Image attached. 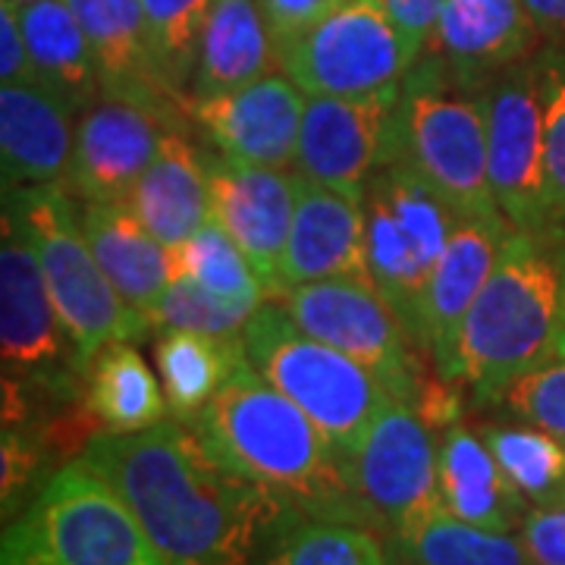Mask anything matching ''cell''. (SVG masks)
Here are the masks:
<instances>
[{"label":"cell","instance_id":"cell-16","mask_svg":"<svg viewBox=\"0 0 565 565\" xmlns=\"http://www.w3.org/2000/svg\"><path fill=\"white\" fill-rule=\"evenodd\" d=\"M185 114L223 158L282 170L296 163L305 92L286 73H267L236 92L189 98Z\"/></svg>","mask_w":565,"mask_h":565},{"label":"cell","instance_id":"cell-45","mask_svg":"<svg viewBox=\"0 0 565 565\" xmlns=\"http://www.w3.org/2000/svg\"><path fill=\"white\" fill-rule=\"evenodd\" d=\"M559 355H565V337H563V343H559Z\"/></svg>","mask_w":565,"mask_h":565},{"label":"cell","instance_id":"cell-30","mask_svg":"<svg viewBox=\"0 0 565 565\" xmlns=\"http://www.w3.org/2000/svg\"><path fill=\"white\" fill-rule=\"evenodd\" d=\"M396 553L403 565H537L522 534L471 525L446 509L396 537Z\"/></svg>","mask_w":565,"mask_h":565},{"label":"cell","instance_id":"cell-37","mask_svg":"<svg viewBox=\"0 0 565 565\" xmlns=\"http://www.w3.org/2000/svg\"><path fill=\"white\" fill-rule=\"evenodd\" d=\"M503 405L515 418L541 427L565 444V355L515 377L503 393Z\"/></svg>","mask_w":565,"mask_h":565},{"label":"cell","instance_id":"cell-32","mask_svg":"<svg viewBox=\"0 0 565 565\" xmlns=\"http://www.w3.org/2000/svg\"><path fill=\"white\" fill-rule=\"evenodd\" d=\"M211 3L214 0H141L154 70L167 92L182 104H189Z\"/></svg>","mask_w":565,"mask_h":565},{"label":"cell","instance_id":"cell-1","mask_svg":"<svg viewBox=\"0 0 565 565\" xmlns=\"http://www.w3.org/2000/svg\"><path fill=\"white\" fill-rule=\"evenodd\" d=\"M82 462L120 493L170 565H252L289 505L221 465L182 422L98 430Z\"/></svg>","mask_w":565,"mask_h":565},{"label":"cell","instance_id":"cell-35","mask_svg":"<svg viewBox=\"0 0 565 565\" xmlns=\"http://www.w3.org/2000/svg\"><path fill=\"white\" fill-rule=\"evenodd\" d=\"M262 305L233 302V299L214 296L195 280L173 277L148 318H151V327H161V330H189V333L226 340V337H239L248 318Z\"/></svg>","mask_w":565,"mask_h":565},{"label":"cell","instance_id":"cell-7","mask_svg":"<svg viewBox=\"0 0 565 565\" xmlns=\"http://www.w3.org/2000/svg\"><path fill=\"white\" fill-rule=\"evenodd\" d=\"M3 195L20 207L41 274L85 374L88 362L104 345L141 340L151 330V321L129 308L117 286L107 280L85 239L79 211L73 207L61 182L3 185Z\"/></svg>","mask_w":565,"mask_h":565},{"label":"cell","instance_id":"cell-9","mask_svg":"<svg viewBox=\"0 0 565 565\" xmlns=\"http://www.w3.org/2000/svg\"><path fill=\"white\" fill-rule=\"evenodd\" d=\"M418 54L381 0H349L277 47V66L308 98H364L403 85Z\"/></svg>","mask_w":565,"mask_h":565},{"label":"cell","instance_id":"cell-14","mask_svg":"<svg viewBox=\"0 0 565 565\" xmlns=\"http://www.w3.org/2000/svg\"><path fill=\"white\" fill-rule=\"evenodd\" d=\"M399 92L403 85L364 98H308L296 148L299 177L362 202L371 177L399 161Z\"/></svg>","mask_w":565,"mask_h":565},{"label":"cell","instance_id":"cell-6","mask_svg":"<svg viewBox=\"0 0 565 565\" xmlns=\"http://www.w3.org/2000/svg\"><path fill=\"white\" fill-rule=\"evenodd\" d=\"M243 349L264 381L299 405L349 459L393 399L364 364L308 337L282 305L264 302L248 318Z\"/></svg>","mask_w":565,"mask_h":565},{"label":"cell","instance_id":"cell-2","mask_svg":"<svg viewBox=\"0 0 565 565\" xmlns=\"http://www.w3.org/2000/svg\"><path fill=\"white\" fill-rule=\"evenodd\" d=\"M192 430L217 462L277 493L289 512L374 525L352 481L349 456L323 437L299 405L267 384L248 359L233 367Z\"/></svg>","mask_w":565,"mask_h":565},{"label":"cell","instance_id":"cell-44","mask_svg":"<svg viewBox=\"0 0 565 565\" xmlns=\"http://www.w3.org/2000/svg\"><path fill=\"white\" fill-rule=\"evenodd\" d=\"M10 3H17V7H29V3H41V0H10Z\"/></svg>","mask_w":565,"mask_h":565},{"label":"cell","instance_id":"cell-23","mask_svg":"<svg viewBox=\"0 0 565 565\" xmlns=\"http://www.w3.org/2000/svg\"><path fill=\"white\" fill-rule=\"evenodd\" d=\"M120 204H126L167 248L185 243L211 221L204 151H199L180 129H167L154 161L148 163V170Z\"/></svg>","mask_w":565,"mask_h":565},{"label":"cell","instance_id":"cell-17","mask_svg":"<svg viewBox=\"0 0 565 565\" xmlns=\"http://www.w3.org/2000/svg\"><path fill=\"white\" fill-rule=\"evenodd\" d=\"M173 122L141 104L102 98L82 114L70 161V189L82 202H122L154 161Z\"/></svg>","mask_w":565,"mask_h":565},{"label":"cell","instance_id":"cell-25","mask_svg":"<svg viewBox=\"0 0 565 565\" xmlns=\"http://www.w3.org/2000/svg\"><path fill=\"white\" fill-rule=\"evenodd\" d=\"M440 493L446 512L493 531H515L531 512V503L509 484L484 437L462 424H452L440 440Z\"/></svg>","mask_w":565,"mask_h":565},{"label":"cell","instance_id":"cell-40","mask_svg":"<svg viewBox=\"0 0 565 565\" xmlns=\"http://www.w3.org/2000/svg\"><path fill=\"white\" fill-rule=\"evenodd\" d=\"M264 10V20L270 25L274 44L280 47L289 39L302 35L305 29H311L315 22L330 17L333 10H340L349 0H258Z\"/></svg>","mask_w":565,"mask_h":565},{"label":"cell","instance_id":"cell-15","mask_svg":"<svg viewBox=\"0 0 565 565\" xmlns=\"http://www.w3.org/2000/svg\"><path fill=\"white\" fill-rule=\"evenodd\" d=\"M211 217L258 270L267 299H280V270L299 202V173L204 154Z\"/></svg>","mask_w":565,"mask_h":565},{"label":"cell","instance_id":"cell-12","mask_svg":"<svg viewBox=\"0 0 565 565\" xmlns=\"http://www.w3.org/2000/svg\"><path fill=\"white\" fill-rule=\"evenodd\" d=\"M0 355L7 374H32L35 384L61 396L76 393V374L85 377L20 207L7 195L0 236Z\"/></svg>","mask_w":565,"mask_h":565},{"label":"cell","instance_id":"cell-41","mask_svg":"<svg viewBox=\"0 0 565 565\" xmlns=\"http://www.w3.org/2000/svg\"><path fill=\"white\" fill-rule=\"evenodd\" d=\"M444 3L446 0H381L386 17L396 22V29L403 32V39L418 57L434 41V29H437Z\"/></svg>","mask_w":565,"mask_h":565},{"label":"cell","instance_id":"cell-26","mask_svg":"<svg viewBox=\"0 0 565 565\" xmlns=\"http://www.w3.org/2000/svg\"><path fill=\"white\" fill-rule=\"evenodd\" d=\"M277 63V44L258 0H214L204 22L189 98L236 92Z\"/></svg>","mask_w":565,"mask_h":565},{"label":"cell","instance_id":"cell-39","mask_svg":"<svg viewBox=\"0 0 565 565\" xmlns=\"http://www.w3.org/2000/svg\"><path fill=\"white\" fill-rule=\"evenodd\" d=\"M522 541L537 565H565V500L531 505L522 525Z\"/></svg>","mask_w":565,"mask_h":565},{"label":"cell","instance_id":"cell-5","mask_svg":"<svg viewBox=\"0 0 565 565\" xmlns=\"http://www.w3.org/2000/svg\"><path fill=\"white\" fill-rule=\"evenodd\" d=\"M0 565H170L120 493L85 462L63 465L3 531Z\"/></svg>","mask_w":565,"mask_h":565},{"label":"cell","instance_id":"cell-28","mask_svg":"<svg viewBox=\"0 0 565 565\" xmlns=\"http://www.w3.org/2000/svg\"><path fill=\"white\" fill-rule=\"evenodd\" d=\"M85 408L104 430L136 434L154 427L167 415V396L148 364L129 343H107L88 362L85 374Z\"/></svg>","mask_w":565,"mask_h":565},{"label":"cell","instance_id":"cell-43","mask_svg":"<svg viewBox=\"0 0 565 565\" xmlns=\"http://www.w3.org/2000/svg\"><path fill=\"white\" fill-rule=\"evenodd\" d=\"M541 39L553 47H565V0H522Z\"/></svg>","mask_w":565,"mask_h":565},{"label":"cell","instance_id":"cell-3","mask_svg":"<svg viewBox=\"0 0 565 565\" xmlns=\"http://www.w3.org/2000/svg\"><path fill=\"white\" fill-rule=\"evenodd\" d=\"M565 337V226L512 230L465 315L449 381L475 403H503L515 377L559 355Z\"/></svg>","mask_w":565,"mask_h":565},{"label":"cell","instance_id":"cell-13","mask_svg":"<svg viewBox=\"0 0 565 565\" xmlns=\"http://www.w3.org/2000/svg\"><path fill=\"white\" fill-rule=\"evenodd\" d=\"M352 481L374 525L403 537L444 509L440 446L412 403L390 399L352 452Z\"/></svg>","mask_w":565,"mask_h":565},{"label":"cell","instance_id":"cell-27","mask_svg":"<svg viewBox=\"0 0 565 565\" xmlns=\"http://www.w3.org/2000/svg\"><path fill=\"white\" fill-rule=\"evenodd\" d=\"M17 10L39 79L51 85L63 102L73 104L76 114L102 102L104 92L95 51L73 7L66 0H41Z\"/></svg>","mask_w":565,"mask_h":565},{"label":"cell","instance_id":"cell-34","mask_svg":"<svg viewBox=\"0 0 565 565\" xmlns=\"http://www.w3.org/2000/svg\"><path fill=\"white\" fill-rule=\"evenodd\" d=\"M267 565H386V553L364 525L296 519L282 527Z\"/></svg>","mask_w":565,"mask_h":565},{"label":"cell","instance_id":"cell-38","mask_svg":"<svg viewBox=\"0 0 565 565\" xmlns=\"http://www.w3.org/2000/svg\"><path fill=\"white\" fill-rule=\"evenodd\" d=\"M41 452L35 440H29L20 427H3V444H0V500L3 515H10L20 497L29 490L35 471H39Z\"/></svg>","mask_w":565,"mask_h":565},{"label":"cell","instance_id":"cell-4","mask_svg":"<svg viewBox=\"0 0 565 565\" xmlns=\"http://www.w3.org/2000/svg\"><path fill=\"white\" fill-rule=\"evenodd\" d=\"M399 161L462 217H503L487 173L481 88L422 54L399 92Z\"/></svg>","mask_w":565,"mask_h":565},{"label":"cell","instance_id":"cell-22","mask_svg":"<svg viewBox=\"0 0 565 565\" xmlns=\"http://www.w3.org/2000/svg\"><path fill=\"white\" fill-rule=\"evenodd\" d=\"M95 51L104 98H120L177 120L189 104L173 98L154 70L141 0H66Z\"/></svg>","mask_w":565,"mask_h":565},{"label":"cell","instance_id":"cell-36","mask_svg":"<svg viewBox=\"0 0 565 565\" xmlns=\"http://www.w3.org/2000/svg\"><path fill=\"white\" fill-rule=\"evenodd\" d=\"M544 98L546 192L556 221L565 223V47H550L537 57Z\"/></svg>","mask_w":565,"mask_h":565},{"label":"cell","instance_id":"cell-8","mask_svg":"<svg viewBox=\"0 0 565 565\" xmlns=\"http://www.w3.org/2000/svg\"><path fill=\"white\" fill-rule=\"evenodd\" d=\"M362 214L367 277L418 343L427 286L462 214L452 211L403 161L371 177Z\"/></svg>","mask_w":565,"mask_h":565},{"label":"cell","instance_id":"cell-18","mask_svg":"<svg viewBox=\"0 0 565 565\" xmlns=\"http://www.w3.org/2000/svg\"><path fill=\"white\" fill-rule=\"evenodd\" d=\"M515 226L505 217H459L444 258L437 264L422 308V352L430 355L434 371L449 381L456 362V343L465 315L503 252Z\"/></svg>","mask_w":565,"mask_h":565},{"label":"cell","instance_id":"cell-10","mask_svg":"<svg viewBox=\"0 0 565 565\" xmlns=\"http://www.w3.org/2000/svg\"><path fill=\"white\" fill-rule=\"evenodd\" d=\"M277 302L308 337L364 364L393 399L415 405L418 390L427 381L418 355L422 349L371 282H302L289 286Z\"/></svg>","mask_w":565,"mask_h":565},{"label":"cell","instance_id":"cell-24","mask_svg":"<svg viewBox=\"0 0 565 565\" xmlns=\"http://www.w3.org/2000/svg\"><path fill=\"white\" fill-rule=\"evenodd\" d=\"M79 221L107 280L117 286L129 308L148 318L173 280L170 248L120 202H82Z\"/></svg>","mask_w":565,"mask_h":565},{"label":"cell","instance_id":"cell-20","mask_svg":"<svg viewBox=\"0 0 565 565\" xmlns=\"http://www.w3.org/2000/svg\"><path fill=\"white\" fill-rule=\"evenodd\" d=\"M76 107L32 82L0 85V170L3 185H44L70 173Z\"/></svg>","mask_w":565,"mask_h":565},{"label":"cell","instance_id":"cell-29","mask_svg":"<svg viewBox=\"0 0 565 565\" xmlns=\"http://www.w3.org/2000/svg\"><path fill=\"white\" fill-rule=\"evenodd\" d=\"M243 359L245 349L239 337L221 340L189 330H163L154 343V362L163 396L177 422H195Z\"/></svg>","mask_w":565,"mask_h":565},{"label":"cell","instance_id":"cell-33","mask_svg":"<svg viewBox=\"0 0 565 565\" xmlns=\"http://www.w3.org/2000/svg\"><path fill=\"white\" fill-rule=\"evenodd\" d=\"M170 264H173V277L195 280L214 296L233 302H267V289L258 270L214 217L185 243L170 248Z\"/></svg>","mask_w":565,"mask_h":565},{"label":"cell","instance_id":"cell-21","mask_svg":"<svg viewBox=\"0 0 565 565\" xmlns=\"http://www.w3.org/2000/svg\"><path fill=\"white\" fill-rule=\"evenodd\" d=\"M537 39L541 32L522 0H446L430 44L456 79L481 88L527 61Z\"/></svg>","mask_w":565,"mask_h":565},{"label":"cell","instance_id":"cell-42","mask_svg":"<svg viewBox=\"0 0 565 565\" xmlns=\"http://www.w3.org/2000/svg\"><path fill=\"white\" fill-rule=\"evenodd\" d=\"M0 79H39L35 63L29 57V44H25V35H22L20 10H17V3H10V0H0Z\"/></svg>","mask_w":565,"mask_h":565},{"label":"cell","instance_id":"cell-19","mask_svg":"<svg viewBox=\"0 0 565 565\" xmlns=\"http://www.w3.org/2000/svg\"><path fill=\"white\" fill-rule=\"evenodd\" d=\"M318 280L371 282L364 264V214L362 202L299 177V202L282 258L280 296L289 286Z\"/></svg>","mask_w":565,"mask_h":565},{"label":"cell","instance_id":"cell-11","mask_svg":"<svg viewBox=\"0 0 565 565\" xmlns=\"http://www.w3.org/2000/svg\"><path fill=\"white\" fill-rule=\"evenodd\" d=\"M487 173L497 207L515 230H556L544 163V98L537 57L515 63L481 85Z\"/></svg>","mask_w":565,"mask_h":565},{"label":"cell","instance_id":"cell-31","mask_svg":"<svg viewBox=\"0 0 565 565\" xmlns=\"http://www.w3.org/2000/svg\"><path fill=\"white\" fill-rule=\"evenodd\" d=\"M487 449L500 462L509 484L531 505L565 500V444L534 424H484L478 427Z\"/></svg>","mask_w":565,"mask_h":565}]
</instances>
